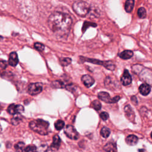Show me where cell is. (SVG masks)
Masks as SVG:
<instances>
[{"instance_id": "9", "label": "cell", "mask_w": 152, "mask_h": 152, "mask_svg": "<svg viewBox=\"0 0 152 152\" xmlns=\"http://www.w3.org/2000/svg\"><path fill=\"white\" fill-rule=\"evenodd\" d=\"M140 77L142 80H144L146 82V84L150 85H152V72L151 71L148 69H144L140 75Z\"/></svg>"}, {"instance_id": "13", "label": "cell", "mask_w": 152, "mask_h": 152, "mask_svg": "<svg viewBox=\"0 0 152 152\" xmlns=\"http://www.w3.org/2000/svg\"><path fill=\"white\" fill-rule=\"evenodd\" d=\"M61 140L58 135H55L53 137V141L50 146V148L52 151H57L61 145Z\"/></svg>"}, {"instance_id": "20", "label": "cell", "mask_w": 152, "mask_h": 152, "mask_svg": "<svg viewBox=\"0 0 152 152\" xmlns=\"http://www.w3.org/2000/svg\"><path fill=\"white\" fill-rule=\"evenodd\" d=\"M134 5V0H128L125 3V10L127 12H131L132 11Z\"/></svg>"}, {"instance_id": "27", "label": "cell", "mask_w": 152, "mask_h": 152, "mask_svg": "<svg viewBox=\"0 0 152 152\" xmlns=\"http://www.w3.org/2000/svg\"><path fill=\"white\" fill-rule=\"evenodd\" d=\"M139 18L142 19L146 17V10L144 7H141L138 10L137 12Z\"/></svg>"}, {"instance_id": "22", "label": "cell", "mask_w": 152, "mask_h": 152, "mask_svg": "<svg viewBox=\"0 0 152 152\" xmlns=\"http://www.w3.org/2000/svg\"><path fill=\"white\" fill-rule=\"evenodd\" d=\"M110 134V130L106 126L103 127L100 130V135L103 138H107L109 136Z\"/></svg>"}, {"instance_id": "32", "label": "cell", "mask_w": 152, "mask_h": 152, "mask_svg": "<svg viewBox=\"0 0 152 152\" xmlns=\"http://www.w3.org/2000/svg\"><path fill=\"white\" fill-rule=\"evenodd\" d=\"M34 46L36 50H39L40 52H42L45 49L44 45H43L42 43H38V42L35 43L34 44Z\"/></svg>"}, {"instance_id": "21", "label": "cell", "mask_w": 152, "mask_h": 152, "mask_svg": "<svg viewBox=\"0 0 152 152\" xmlns=\"http://www.w3.org/2000/svg\"><path fill=\"white\" fill-rule=\"evenodd\" d=\"M22 116L21 114H16L14 115V117L11 119V123L13 125H17L20 123V122L22 121Z\"/></svg>"}, {"instance_id": "31", "label": "cell", "mask_w": 152, "mask_h": 152, "mask_svg": "<svg viewBox=\"0 0 152 152\" xmlns=\"http://www.w3.org/2000/svg\"><path fill=\"white\" fill-rule=\"evenodd\" d=\"M36 150H37V148L35 145H29L24 148V152H36Z\"/></svg>"}, {"instance_id": "19", "label": "cell", "mask_w": 152, "mask_h": 152, "mask_svg": "<svg viewBox=\"0 0 152 152\" xmlns=\"http://www.w3.org/2000/svg\"><path fill=\"white\" fill-rule=\"evenodd\" d=\"M134 53L132 50H125L122 52L121 53H119V56L121 59H130L132 57Z\"/></svg>"}, {"instance_id": "14", "label": "cell", "mask_w": 152, "mask_h": 152, "mask_svg": "<svg viewBox=\"0 0 152 152\" xmlns=\"http://www.w3.org/2000/svg\"><path fill=\"white\" fill-rule=\"evenodd\" d=\"M81 81L87 87H91L94 83V80L89 75H84L81 77Z\"/></svg>"}, {"instance_id": "6", "label": "cell", "mask_w": 152, "mask_h": 152, "mask_svg": "<svg viewBox=\"0 0 152 152\" xmlns=\"http://www.w3.org/2000/svg\"><path fill=\"white\" fill-rule=\"evenodd\" d=\"M43 89V85L40 83H31L28 86V93L31 96L37 95L40 93Z\"/></svg>"}, {"instance_id": "28", "label": "cell", "mask_w": 152, "mask_h": 152, "mask_svg": "<svg viewBox=\"0 0 152 152\" xmlns=\"http://www.w3.org/2000/svg\"><path fill=\"white\" fill-rule=\"evenodd\" d=\"M50 147L46 145H42L36 150V152H51Z\"/></svg>"}, {"instance_id": "18", "label": "cell", "mask_w": 152, "mask_h": 152, "mask_svg": "<svg viewBox=\"0 0 152 152\" xmlns=\"http://www.w3.org/2000/svg\"><path fill=\"white\" fill-rule=\"evenodd\" d=\"M138 138L134 135H129L126 138V142L129 145H134L138 142Z\"/></svg>"}, {"instance_id": "8", "label": "cell", "mask_w": 152, "mask_h": 152, "mask_svg": "<svg viewBox=\"0 0 152 152\" xmlns=\"http://www.w3.org/2000/svg\"><path fill=\"white\" fill-rule=\"evenodd\" d=\"M104 83L105 87L110 90H115L117 88V87L119 86L117 79L116 80L115 78L110 76L106 77Z\"/></svg>"}, {"instance_id": "17", "label": "cell", "mask_w": 152, "mask_h": 152, "mask_svg": "<svg viewBox=\"0 0 152 152\" xmlns=\"http://www.w3.org/2000/svg\"><path fill=\"white\" fill-rule=\"evenodd\" d=\"M106 152H117L116 145L115 142H109L104 147Z\"/></svg>"}, {"instance_id": "26", "label": "cell", "mask_w": 152, "mask_h": 152, "mask_svg": "<svg viewBox=\"0 0 152 152\" xmlns=\"http://www.w3.org/2000/svg\"><path fill=\"white\" fill-rule=\"evenodd\" d=\"M59 61L62 66H65L71 63V59L69 58H61Z\"/></svg>"}, {"instance_id": "40", "label": "cell", "mask_w": 152, "mask_h": 152, "mask_svg": "<svg viewBox=\"0 0 152 152\" xmlns=\"http://www.w3.org/2000/svg\"><path fill=\"white\" fill-rule=\"evenodd\" d=\"M2 39V36H0V40H1Z\"/></svg>"}, {"instance_id": "38", "label": "cell", "mask_w": 152, "mask_h": 152, "mask_svg": "<svg viewBox=\"0 0 152 152\" xmlns=\"http://www.w3.org/2000/svg\"><path fill=\"white\" fill-rule=\"evenodd\" d=\"M139 151L140 152H144V151L142 150H139Z\"/></svg>"}, {"instance_id": "1", "label": "cell", "mask_w": 152, "mask_h": 152, "mask_svg": "<svg viewBox=\"0 0 152 152\" xmlns=\"http://www.w3.org/2000/svg\"><path fill=\"white\" fill-rule=\"evenodd\" d=\"M72 20L71 16L65 12L55 11L48 18V25L56 36L66 37L69 33Z\"/></svg>"}, {"instance_id": "25", "label": "cell", "mask_w": 152, "mask_h": 152, "mask_svg": "<svg viewBox=\"0 0 152 152\" xmlns=\"http://www.w3.org/2000/svg\"><path fill=\"white\" fill-rule=\"evenodd\" d=\"M24 145L25 144L24 142H18L15 145L14 148L17 152H23L24 150Z\"/></svg>"}, {"instance_id": "7", "label": "cell", "mask_w": 152, "mask_h": 152, "mask_svg": "<svg viewBox=\"0 0 152 152\" xmlns=\"http://www.w3.org/2000/svg\"><path fill=\"white\" fill-rule=\"evenodd\" d=\"M64 133L67 137L71 140H77L79 137V134L75 128L70 125L66 126L64 129Z\"/></svg>"}, {"instance_id": "11", "label": "cell", "mask_w": 152, "mask_h": 152, "mask_svg": "<svg viewBox=\"0 0 152 152\" xmlns=\"http://www.w3.org/2000/svg\"><path fill=\"white\" fill-rule=\"evenodd\" d=\"M124 112L125 114V116L126 118L130 121L131 122H132L134 123L135 120V113L132 109V108L131 107L129 104H126L124 107Z\"/></svg>"}, {"instance_id": "23", "label": "cell", "mask_w": 152, "mask_h": 152, "mask_svg": "<svg viewBox=\"0 0 152 152\" xmlns=\"http://www.w3.org/2000/svg\"><path fill=\"white\" fill-rule=\"evenodd\" d=\"M91 107H93L94 110L97 111V110H100V109L102 107V104L98 100H95L91 102Z\"/></svg>"}, {"instance_id": "35", "label": "cell", "mask_w": 152, "mask_h": 152, "mask_svg": "<svg viewBox=\"0 0 152 152\" xmlns=\"http://www.w3.org/2000/svg\"><path fill=\"white\" fill-rule=\"evenodd\" d=\"M131 102H132V103L134 104L135 105H137L138 104V101H137L136 96H131Z\"/></svg>"}, {"instance_id": "16", "label": "cell", "mask_w": 152, "mask_h": 152, "mask_svg": "<svg viewBox=\"0 0 152 152\" xmlns=\"http://www.w3.org/2000/svg\"><path fill=\"white\" fill-rule=\"evenodd\" d=\"M139 91L142 96H147L150 91H151V87L150 86L146 83L142 84L140 86L139 88Z\"/></svg>"}, {"instance_id": "3", "label": "cell", "mask_w": 152, "mask_h": 152, "mask_svg": "<svg viewBox=\"0 0 152 152\" xmlns=\"http://www.w3.org/2000/svg\"><path fill=\"white\" fill-rule=\"evenodd\" d=\"M74 11L80 17H85L90 11L91 8L89 4L83 1H75L72 4Z\"/></svg>"}, {"instance_id": "12", "label": "cell", "mask_w": 152, "mask_h": 152, "mask_svg": "<svg viewBox=\"0 0 152 152\" xmlns=\"http://www.w3.org/2000/svg\"><path fill=\"white\" fill-rule=\"evenodd\" d=\"M121 81L123 86H126L129 85L132 82V78L127 69H125L121 78Z\"/></svg>"}, {"instance_id": "30", "label": "cell", "mask_w": 152, "mask_h": 152, "mask_svg": "<svg viewBox=\"0 0 152 152\" xmlns=\"http://www.w3.org/2000/svg\"><path fill=\"white\" fill-rule=\"evenodd\" d=\"M52 86L55 88H64V84L61 81H55L52 83Z\"/></svg>"}, {"instance_id": "5", "label": "cell", "mask_w": 152, "mask_h": 152, "mask_svg": "<svg viewBox=\"0 0 152 152\" xmlns=\"http://www.w3.org/2000/svg\"><path fill=\"white\" fill-rule=\"evenodd\" d=\"M98 97L101 100L103 101L105 103H114L118 102L120 99L121 97L119 96H115L113 98H111L109 94L105 91H100L98 93Z\"/></svg>"}, {"instance_id": "34", "label": "cell", "mask_w": 152, "mask_h": 152, "mask_svg": "<svg viewBox=\"0 0 152 152\" xmlns=\"http://www.w3.org/2000/svg\"><path fill=\"white\" fill-rule=\"evenodd\" d=\"M100 118L102 120L106 121L109 118V113L107 112H102L100 114Z\"/></svg>"}, {"instance_id": "33", "label": "cell", "mask_w": 152, "mask_h": 152, "mask_svg": "<svg viewBox=\"0 0 152 152\" xmlns=\"http://www.w3.org/2000/svg\"><path fill=\"white\" fill-rule=\"evenodd\" d=\"M7 66V63L5 61L0 60V72L3 71L6 69Z\"/></svg>"}, {"instance_id": "24", "label": "cell", "mask_w": 152, "mask_h": 152, "mask_svg": "<svg viewBox=\"0 0 152 152\" xmlns=\"http://www.w3.org/2000/svg\"><path fill=\"white\" fill-rule=\"evenodd\" d=\"M54 125H55V129H57V130H58V131H59V130L62 129L64 127L65 123H64V122L63 121L59 119V120L56 121L55 122Z\"/></svg>"}, {"instance_id": "37", "label": "cell", "mask_w": 152, "mask_h": 152, "mask_svg": "<svg viewBox=\"0 0 152 152\" xmlns=\"http://www.w3.org/2000/svg\"><path fill=\"white\" fill-rule=\"evenodd\" d=\"M1 131H2V127H1V125H0V133H1Z\"/></svg>"}, {"instance_id": "10", "label": "cell", "mask_w": 152, "mask_h": 152, "mask_svg": "<svg viewBox=\"0 0 152 152\" xmlns=\"http://www.w3.org/2000/svg\"><path fill=\"white\" fill-rule=\"evenodd\" d=\"M24 107L20 104H11L8 106L7 108V111L11 115H16L20 114L24 112Z\"/></svg>"}, {"instance_id": "15", "label": "cell", "mask_w": 152, "mask_h": 152, "mask_svg": "<svg viewBox=\"0 0 152 152\" xmlns=\"http://www.w3.org/2000/svg\"><path fill=\"white\" fill-rule=\"evenodd\" d=\"M18 63V55L16 52H12L10 53L8 58V64L12 66H15Z\"/></svg>"}, {"instance_id": "4", "label": "cell", "mask_w": 152, "mask_h": 152, "mask_svg": "<svg viewBox=\"0 0 152 152\" xmlns=\"http://www.w3.org/2000/svg\"><path fill=\"white\" fill-rule=\"evenodd\" d=\"M81 59H83V61L84 62H90L95 64H98L100 65H103L104 68L106 69L113 71L115 69V64L110 61H102L100 60L95 59H91V58H81Z\"/></svg>"}, {"instance_id": "36", "label": "cell", "mask_w": 152, "mask_h": 152, "mask_svg": "<svg viewBox=\"0 0 152 152\" xmlns=\"http://www.w3.org/2000/svg\"><path fill=\"white\" fill-rule=\"evenodd\" d=\"M66 88L68 91H72V92H73V90H74V91L75 90V89H74V86L71 85V84L66 86Z\"/></svg>"}, {"instance_id": "2", "label": "cell", "mask_w": 152, "mask_h": 152, "mask_svg": "<svg viewBox=\"0 0 152 152\" xmlns=\"http://www.w3.org/2000/svg\"><path fill=\"white\" fill-rule=\"evenodd\" d=\"M49 126V124L48 122L41 119L33 120L29 123V126L31 129L42 135L48 134Z\"/></svg>"}, {"instance_id": "29", "label": "cell", "mask_w": 152, "mask_h": 152, "mask_svg": "<svg viewBox=\"0 0 152 152\" xmlns=\"http://www.w3.org/2000/svg\"><path fill=\"white\" fill-rule=\"evenodd\" d=\"M97 25L96 24L94 23H91V22H87V21H85L83 25V27H82V31L84 33L86 29L89 27L90 26H93V27H96Z\"/></svg>"}, {"instance_id": "39", "label": "cell", "mask_w": 152, "mask_h": 152, "mask_svg": "<svg viewBox=\"0 0 152 152\" xmlns=\"http://www.w3.org/2000/svg\"><path fill=\"white\" fill-rule=\"evenodd\" d=\"M150 136H151V138H152V132H151V134H150Z\"/></svg>"}]
</instances>
